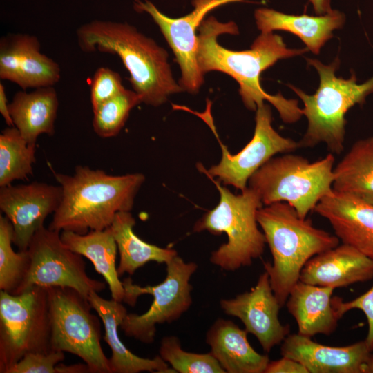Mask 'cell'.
<instances>
[{"label":"cell","instance_id":"6da1fadb","mask_svg":"<svg viewBox=\"0 0 373 373\" xmlns=\"http://www.w3.org/2000/svg\"><path fill=\"white\" fill-rule=\"evenodd\" d=\"M222 34H238L233 21L222 23L214 17L204 19L198 28L197 63L204 75L220 71L231 76L239 84V93L249 110L256 111L265 101L278 111L283 122L294 123L303 115L302 108L296 99L266 93L260 85L261 73L278 60L301 55L307 50L288 48L283 38L273 32L262 33L254 40L248 50L237 51L220 46L218 37Z\"/></svg>","mask_w":373,"mask_h":373},{"label":"cell","instance_id":"7a4b0ae2","mask_svg":"<svg viewBox=\"0 0 373 373\" xmlns=\"http://www.w3.org/2000/svg\"><path fill=\"white\" fill-rule=\"evenodd\" d=\"M61 186V202L48 229L86 234L111 227L116 214L131 211L145 181L140 173L113 175L77 165L72 175L54 172Z\"/></svg>","mask_w":373,"mask_h":373},{"label":"cell","instance_id":"3957f363","mask_svg":"<svg viewBox=\"0 0 373 373\" xmlns=\"http://www.w3.org/2000/svg\"><path fill=\"white\" fill-rule=\"evenodd\" d=\"M80 50L117 55L130 74L133 90L142 103L153 106L184 91L173 77L167 51L127 23L94 20L77 31Z\"/></svg>","mask_w":373,"mask_h":373},{"label":"cell","instance_id":"277c9868","mask_svg":"<svg viewBox=\"0 0 373 373\" xmlns=\"http://www.w3.org/2000/svg\"><path fill=\"white\" fill-rule=\"evenodd\" d=\"M257 222L273 258L272 263L264 262L263 267L274 294L283 307L307 261L338 245L340 240L335 234L315 227L310 219L301 218L285 202L260 208Z\"/></svg>","mask_w":373,"mask_h":373},{"label":"cell","instance_id":"5b68a950","mask_svg":"<svg viewBox=\"0 0 373 373\" xmlns=\"http://www.w3.org/2000/svg\"><path fill=\"white\" fill-rule=\"evenodd\" d=\"M307 61L319 75V86L315 93L307 95L289 86L302 100L303 115L307 119L306 132L298 142L300 148H312L324 143L330 153L341 154L344 149L345 115L373 93V77L363 84H357L353 73L350 79L337 77L335 72L340 64L338 57L327 65L315 59L307 58Z\"/></svg>","mask_w":373,"mask_h":373},{"label":"cell","instance_id":"8992f818","mask_svg":"<svg viewBox=\"0 0 373 373\" xmlns=\"http://www.w3.org/2000/svg\"><path fill=\"white\" fill-rule=\"evenodd\" d=\"M210 179L219 191L220 201L195 223L193 231L226 233L227 242L211 253L209 260L212 264L228 271L250 266L262 255L267 244L257 222L262 201L249 186L235 195L218 180Z\"/></svg>","mask_w":373,"mask_h":373},{"label":"cell","instance_id":"52a82bcc","mask_svg":"<svg viewBox=\"0 0 373 373\" xmlns=\"http://www.w3.org/2000/svg\"><path fill=\"white\" fill-rule=\"evenodd\" d=\"M334 162L332 153L312 162L287 153L264 164L251 176L248 186L258 195L263 205L285 202L305 218L333 191Z\"/></svg>","mask_w":373,"mask_h":373},{"label":"cell","instance_id":"ba28073f","mask_svg":"<svg viewBox=\"0 0 373 373\" xmlns=\"http://www.w3.org/2000/svg\"><path fill=\"white\" fill-rule=\"evenodd\" d=\"M52 327L46 287L34 285L20 294L0 291V373L30 353H48Z\"/></svg>","mask_w":373,"mask_h":373},{"label":"cell","instance_id":"9c48e42d","mask_svg":"<svg viewBox=\"0 0 373 373\" xmlns=\"http://www.w3.org/2000/svg\"><path fill=\"white\" fill-rule=\"evenodd\" d=\"M166 276L158 285L141 287L133 283L128 277L122 282L124 289L123 301L134 306L142 294H151L153 300L144 314H126L120 327L128 337L146 344L154 342L156 325L178 320L192 304V285L190 279L198 265L186 262L178 255L166 264Z\"/></svg>","mask_w":373,"mask_h":373},{"label":"cell","instance_id":"30bf717a","mask_svg":"<svg viewBox=\"0 0 373 373\" xmlns=\"http://www.w3.org/2000/svg\"><path fill=\"white\" fill-rule=\"evenodd\" d=\"M46 288L52 350L79 356L91 373H111L109 358L100 343V321L91 313L93 307L88 298L70 287Z\"/></svg>","mask_w":373,"mask_h":373},{"label":"cell","instance_id":"8fae6325","mask_svg":"<svg viewBox=\"0 0 373 373\" xmlns=\"http://www.w3.org/2000/svg\"><path fill=\"white\" fill-rule=\"evenodd\" d=\"M28 251L30 265L18 294L38 285L70 287L88 298L91 291L99 293L106 287L104 282L89 277L82 256L62 242L60 232L42 227L34 234Z\"/></svg>","mask_w":373,"mask_h":373},{"label":"cell","instance_id":"7c38bea8","mask_svg":"<svg viewBox=\"0 0 373 373\" xmlns=\"http://www.w3.org/2000/svg\"><path fill=\"white\" fill-rule=\"evenodd\" d=\"M256 111L251 140L234 155L221 144L220 162L207 170L202 165L199 169L208 178H217L224 185H231L242 191L247 187L251 176L271 157L300 148L298 142L280 135L273 128L271 109L268 104L264 103Z\"/></svg>","mask_w":373,"mask_h":373},{"label":"cell","instance_id":"4fadbf2b","mask_svg":"<svg viewBox=\"0 0 373 373\" xmlns=\"http://www.w3.org/2000/svg\"><path fill=\"white\" fill-rule=\"evenodd\" d=\"M248 2L246 0H192L193 10L179 17L171 18L161 12L149 0H135L136 11L147 12L158 26L175 56L181 77L179 84L184 91L197 93L204 83V74L200 71L196 59L197 30L211 10L224 4Z\"/></svg>","mask_w":373,"mask_h":373},{"label":"cell","instance_id":"5bb4252c","mask_svg":"<svg viewBox=\"0 0 373 373\" xmlns=\"http://www.w3.org/2000/svg\"><path fill=\"white\" fill-rule=\"evenodd\" d=\"M60 185L35 181L0 187V209L13 227V244L28 249L35 232L54 213L61 199Z\"/></svg>","mask_w":373,"mask_h":373},{"label":"cell","instance_id":"9a60e30c","mask_svg":"<svg viewBox=\"0 0 373 373\" xmlns=\"http://www.w3.org/2000/svg\"><path fill=\"white\" fill-rule=\"evenodd\" d=\"M220 305L226 314L242 321L245 329L255 336L266 353L289 334V325H283L279 321L278 312L282 307L265 271L249 291L233 298L222 299Z\"/></svg>","mask_w":373,"mask_h":373},{"label":"cell","instance_id":"2e32d148","mask_svg":"<svg viewBox=\"0 0 373 373\" xmlns=\"http://www.w3.org/2000/svg\"><path fill=\"white\" fill-rule=\"evenodd\" d=\"M35 35L9 33L0 39V78L23 90L54 86L61 78L57 62L41 52Z\"/></svg>","mask_w":373,"mask_h":373},{"label":"cell","instance_id":"e0dca14e","mask_svg":"<svg viewBox=\"0 0 373 373\" xmlns=\"http://www.w3.org/2000/svg\"><path fill=\"white\" fill-rule=\"evenodd\" d=\"M372 352L365 341L334 347L298 334L287 336L280 347L282 356L298 361L309 373H365Z\"/></svg>","mask_w":373,"mask_h":373},{"label":"cell","instance_id":"ac0fdd59","mask_svg":"<svg viewBox=\"0 0 373 373\" xmlns=\"http://www.w3.org/2000/svg\"><path fill=\"white\" fill-rule=\"evenodd\" d=\"M326 219L342 243L373 260V204L332 191L314 210Z\"/></svg>","mask_w":373,"mask_h":373},{"label":"cell","instance_id":"d6986e66","mask_svg":"<svg viewBox=\"0 0 373 373\" xmlns=\"http://www.w3.org/2000/svg\"><path fill=\"white\" fill-rule=\"evenodd\" d=\"M372 278L373 260L342 243L310 258L303 267L299 280L336 289Z\"/></svg>","mask_w":373,"mask_h":373},{"label":"cell","instance_id":"ffe728a7","mask_svg":"<svg viewBox=\"0 0 373 373\" xmlns=\"http://www.w3.org/2000/svg\"><path fill=\"white\" fill-rule=\"evenodd\" d=\"M88 299L104 324V340L111 350L109 358L111 373L175 372L160 356L153 358H142L124 345L118 334V328L127 314L122 302L104 299L95 291L90 293Z\"/></svg>","mask_w":373,"mask_h":373},{"label":"cell","instance_id":"44dd1931","mask_svg":"<svg viewBox=\"0 0 373 373\" xmlns=\"http://www.w3.org/2000/svg\"><path fill=\"white\" fill-rule=\"evenodd\" d=\"M247 333L233 321L223 318H218L208 329L206 343L225 372L265 373L269 358L251 346Z\"/></svg>","mask_w":373,"mask_h":373},{"label":"cell","instance_id":"7402d4cb","mask_svg":"<svg viewBox=\"0 0 373 373\" xmlns=\"http://www.w3.org/2000/svg\"><path fill=\"white\" fill-rule=\"evenodd\" d=\"M257 28L262 33L283 30L298 36L307 50L318 55L323 45L332 37L333 31L341 28L344 15L332 10L323 15H287L273 9L261 8L255 10Z\"/></svg>","mask_w":373,"mask_h":373},{"label":"cell","instance_id":"603a6c76","mask_svg":"<svg viewBox=\"0 0 373 373\" xmlns=\"http://www.w3.org/2000/svg\"><path fill=\"white\" fill-rule=\"evenodd\" d=\"M334 289L300 280L294 285L285 305L297 323L298 334L312 338L336 330L340 318L332 305Z\"/></svg>","mask_w":373,"mask_h":373},{"label":"cell","instance_id":"cb8c5ba5","mask_svg":"<svg viewBox=\"0 0 373 373\" xmlns=\"http://www.w3.org/2000/svg\"><path fill=\"white\" fill-rule=\"evenodd\" d=\"M59 107L54 86L35 88L32 92H17L9 103L14 126L28 144L36 145L41 134L52 136Z\"/></svg>","mask_w":373,"mask_h":373},{"label":"cell","instance_id":"d4e9b609","mask_svg":"<svg viewBox=\"0 0 373 373\" xmlns=\"http://www.w3.org/2000/svg\"><path fill=\"white\" fill-rule=\"evenodd\" d=\"M60 236L69 249L93 262L96 271L108 284L112 299L122 302L124 289L115 265L117 245L111 227L91 230L86 234L62 231Z\"/></svg>","mask_w":373,"mask_h":373},{"label":"cell","instance_id":"484cf974","mask_svg":"<svg viewBox=\"0 0 373 373\" xmlns=\"http://www.w3.org/2000/svg\"><path fill=\"white\" fill-rule=\"evenodd\" d=\"M332 188L373 204V137L354 142L334 168Z\"/></svg>","mask_w":373,"mask_h":373},{"label":"cell","instance_id":"4316f807","mask_svg":"<svg viewBox=\"0 0 373 373\" xmlns=\"http://www.w3.org/2000/svg\"><path fill=\"white\" fill-rule=\"evenodd\" d=\"M135 224L131 211H121L110 227L119 254L117 268L119 277L125 273L133 275L151 261L166 264L178 255L173 249L160 247L140 239L133 231Z\"/></svg>","mask_w":373,"mask_h":373},{"label":"cell","instance_id":"83f0119b","mask_svg":"<svg viewBox=\"0 0 373 373\" xmlns=\"http://www.w3.org/2000/svg\"><path fill=\"white\" fill-rule=\"evenodd\" d=\"M35 152L36 145L28 144L16 127L3 129L0 135V187L32 175Z\"/></svg>","mask_w":373,"mask_h":373},{"label":"cell","instance_id":"f1b7e54d","mask_svg":"<svg viewBox=\"0 0 373 373\" xmlns=\"http://www.w3.org/2000/svg\"><path fill=\"white\" fill-rule=\"evenodd\" d=\"M13 227L10 221L0 216V289L17 295L29 271L30 258L28 249L15 252Z\"/></svg>","mask_w":373,"mask_h":373},{"label":"cell","instance_id":"f546056e","mask_svg":"<svg viewBox=\"0 0 373 373\" xmlns=\"http://www.w3.org/2000/svg\"><path fill=\"white\" fill-rule=\"evenodd\" d=\"M142 103L134 91L124 88L93 109V128L102 138L116 136L124 126L133 108Z\"/></svg>","mask_w":373,"mask_h":373},{"label":"cell","instance_id":"4dcf8cb0","mask_svg":"<svg viewBox=\"0 0 373 373\" xmlns=\"http://www.w3.org/2000/svg\"><path fill=\"white\" fill-rule=\"evenodd\" d=\"M159 354L175 372L225 373L211 352L200 354L184 351L179 338L175 336L162 338Z\"/></svg>","mask_w":373,"mask_h":373},{"label":"cell","instance_id":"1f68e13d","mask_svg":"<svg viewBox=\"0 0 373 373\" xmlns=\"http://www.w3.org/2000/svg\"><path fill=\"white\" fill-rule=\"evenodd\" d=\"M125 88L120 75L108 67H100L94 73L90 83L92 109L117 95Z\"/></svg>","mask_w":373,"mask_h":373},{"label":"cell","instance_id":"d6a6232c","mask_svg":"<svg viewBox=\"0 0 373 373\" xmlns=\"http://www.w3.org/2000/svg\"><path fill=\"white\" fill-rule=\"evenodd\" d=\"M64 358L62 351L30 353L10 367L6 373H57L56 365Z\"/></svg>","mask_w":373,"mask_h":373},{"label":"cell","instance_id":"836d02e7","mask_svg":"<svg viewBox=\"0 0 373 373\" xmlns=\"http://www.w3.org/2000/svg\"><path fill=\"white\" fill-rule=\"evenodd\" d=\"M332 305L339 318L351 309H360L364 313L368 324V332L364 341L373 352V285L360 296L347 302L338 296L332 297Z\"/></svg>","mask_w":373,"mask_h":373},{"label":"cell","instance_id":"e575fe53","mask_svg":"<svg viewBox=\"0 0 373 373\" xmlns=\"http://www.w3.org/2000/svg\"><path fill=\"white\" fill-rule=\"evenodd\" d=\"M265 373H309L306 367L298 361L282 356L276 361H269Z\"/></svg>","mask_w":373,"mask_h":373},{"label":"cell","instance_id":"d590c367","mask_svg":"<svg viewBox=\"0 0 373 373\" xmlns=\"http://www.w3.org/2000/svg\"><path fill=\"white\" fill-rule=\"evenodd\" d=\"M0 113L8 126H14L13 122L9 111L4 85L0 83Z\"/></svg>","mask_w":373,"mask_h":373},{"label":"cell","instance_id":"8d00e7d4","mask_svg":"<svg viewBox=\"0 0 373 373\" xmlns=\"http://www.w3.org/2000/svg\"><path fill=\"white\" fill-rule=\"evenodd\" d=\"M55 368L57 373H91L89 367L86 363L67 365L59 363Z\"/></svg>","mask_w":373,"mask_h":373},{"label":"cell","instance_id":"74e56055","mask_svg":"<svg viewBox=\"0 0 373 373\" xmlns=\"http://www.w3.org/2000/svg\"><path fill=\"white\" fill-rule=\"evenodd\" d=\"M309 1L312 4L315 13L318 15H325L332 10L331 8V0Z\"/></svg>","mask_w":373,"mask_h":373},{"label":"cell","instance_id":"f35d334b","mask_svg":"<svg viewBox=\"0 0 373 373\" xmlns=\"http://www.w3.org/2000/svg\"><path fill=\"white\" fill-rule=\"evenodd\" d=\"M365 373H373V356L367 364Z\"/></svg>","mask_w":373,"mask_h":373}]
</instances>
